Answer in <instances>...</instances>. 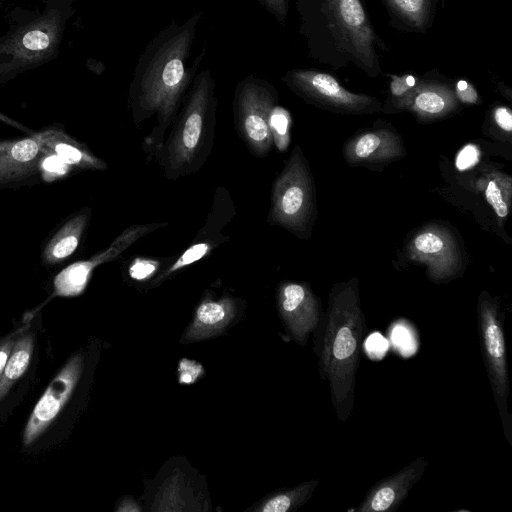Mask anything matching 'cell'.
Masks as SVG:
<instances>
[{
	"label": "cell",
	"mask_w": 512,
	"mask_h": 512,
	"mask_svg": "<svg viewBox=\"0 0 512 512\" xmlns=\"http://www.w3.org/2000/svg\"><path fill=\"white\" fill-rule=\"evenodd\" d=\"M273 142L280 151H285L290 143L291 116L289 112L275 105L269 120Z\"/></svg>",
	"instance_id": "obj_26"
},
{
	"label": "cell",
	"mask_w": 512,
	"mask_h": 512,
	"mask_svg": "<svg viewBox=\"0 0 512 512\" xmlns=\"http://www.w3.org/2000/svg\"><path fill=\"white\" fill-rule=\"evenodd\" d=\"M391 341L397 351L404 356L414 354L417 349L415 334L403 321L396 322L391 329Z\"/></svg>",
	"instance_id": "obj_28"
},
{
	"label": "cell",
	"mask_w": 512,
	"mask_h": 512,
	"mask_svg": "<svg viewBox=\"0 0 512 512\" xmlns=\"http://www.w3.org/2000/svg\"><path fill=\"white\" fill-rule=\"evenodd\" d=\"M365 329L357 279L335 285L317 329L316 352L320 378L328 382L332 405L342 422L349 418L354 406Z\"/></svg>",
	"instance_id": "obj_2"
},
{
	"label": "cell",
	"mask_w": 512,
	"mask_h": 512,
	"mask_svg": "<svg viewBox=\"0 0 512 512\" xmlns=\"http://www.w3.org/2000/svg\"><path fill=\"white\" fill-rule=\"evenodd\" d=\"M481 158V151L475 144L465 145L455 158V166L459 171L468 170L477 165Z\"/></svg>",
	"instance_id": "obj_30"
},
{
	"label": "cell",
	"mask_w": 512,
	"mask_h": 512,
	"mask_svg": "<svg viewBox=\"0 0 512 512\" xmlns=\"http://www.w3.org/2000/svg\"><path fill=\"white\" fill-rule=\"evenodd\" d=\"M412 258L424 262L434 279L454 275L459 268V253L448 233L439 228H428L418 233L410 245Z\"/></svg>",
	"instance_id": "obj_15"
},
{
	"label": "cell",
	"mask_w": 512,
	"mask_h": 512,
	"mask_svg": "<svg viewBox=\"0 0 512 512\" xmlns=\"http://www.w3.org/2000/svg\"><path fill=\"white\" fill-rule=\"evenodd\" d=\"M83 370V356L74 355L53 378L26 424L23 444H32L53 422L70 398Z\"/></svg>",
	"instance_id": "obj_11"
},
{
	"label": "cell",
	"mask_w": 512,
	"mask_h": 512,
	"mask_svg": "<svg viewBox=\"0 0 512 512\" xmlns=\"http://www.w3.org/2000/svg\"><path fill=\"white\" fill-rule=\"evenodd\" d=\"M77 0H39L15 6L0 36V84L56 59Z\"/></svg>",
	"instance_id": "obj_3"
},
{
	"label": "cell",
	"mask_w": 512,
	"mask_h": 512,
	"mask_svg": "<svg viewBox=\"0 0 512 512\" xmlns=\"http://www.w3.org/2000/svg\"><path fill=\"white\" fill-rule=\"evenodd\" d=\"M33 335H23L12 347L3 374L0 378V401L12 385L25 373L33 353Z\"/></svg>",
	"instance_id": "obj_21"
},
{
	"label": "cell",
	"mask_w": 512,
	"mask_h": 512,
	"mask_svg": "<svg viewBox=\"0 0 512 512\" xmlns=\"http://www.w3.org/2000/svg\"><path fill=\"white\" fill-rule=\"evenodd\" d=\"M8 1H10V0H0V4H3V3L8 2Z\"/></svg>",
	"instance_id": "obj_36"
},
{
	"label": "cell",
	"mask_w": 512,
	"mask_h": 512,
	"mask_svg": "<svg viewBox=\"0 0 512 512\" xmlns=\"http://www.w3.org/2000/svg\"><path fill=\"white\" fill-rule=\"evenodd\" d=\"M90 217L91 209L84 207L67 218L43 246L42 264L53 267L72 256L80 244Z\"/></svg>",
	"instance_id": "obj_18"
},
{
	"label": "cell",
	"mask_w": 512,
	"mask_h": 512,
	"mask_svg": "<svg viewBox=\"0 0 512 512\" xmlns=\"http://www.w3.org/2000/svg\"><path fill=\"white\" fill-rule=\"evenodd\" d=\"M14 345V341L9 339L0 345V378L3 374L4 368L6 366L8 357Z\"/></svg>",
	"instance_id": "obj_35"
},
{
	"label": "cell",
	"mask_w": 512,
	"mask_h": 512,
	"mask_svg": "<svg viewBox=\"0 0 512 512\" xmlns=\"http://www.w3.org/2000/svg\"><path fill=\"white\" fill-rule=\"evenodd\" d=\"M236 306L230 297L205 300L197 308L195 318L184 337L188 341L211 337L220 332L235 316Z\"/></svg>",
	"instance_id": "obj_19"
},
{
	"label": "cell",
	"mask_w": 512,
	"mask_h": 512,
	"mask_svg": "<svg viewBox=\"0 0 512 512\" xmlns=\"http://www.w3.org/2000/svg\"><path fill=\"white\" fill-rule=\"evenodd\" d=\"M456 99V95L446 85L423 82L417 85L407 108L421 118H439L457 107Z\"/></svg>",
	"instance_id": "obj_20"
},
{
	"label": "cell",
	"mask_w": 512,
	"mask_h": 512,
	"mask_svg": "<svg viewBox=\"0 0 512 512\" xmlns=\"http://www.w3.org/2000/svg\"><path fill=\"white\" fill-rule=\"evenodd\" d=\"M45 156L46 151L33 133L28 137L0 139V189L38 182Z\"/></svg>",
	"instance_id": "obj_10"
},
{
	"label": "cell",
	"mask_w": 512,
	"mask_h": 512,
	"mask_svg": "<svg viewBox=\"0 0 512 512\" xmlns=\"http://www.w3.org/2000/svg\"><path fill=\"white\" fill-rule=\"evenodd\" d=\"M281 316L292 337L304 345L321 321V303L308 285L297 282L281 284L278 293Z\"/></svg>",
	"instance_id": "obj_13"
},
{
	"label": "cell",
	"mask_w": 512,
	"mask_h": 512,
	"mask_svg": "<svg viewBox=\"0 0 512 512\" xmlns=\"http://www.w3.org/2000/svg\"><path fill=\"white\" fill-rule=\"evenodd\" d=\"M318 485V480H310L293 489L279 493L268 499L259 509L263 512H287L305 503Z\"/></svg>",
	"instance_id": "obj_23"
},
{
	"label": "cell",
	"mask_w": 512,
	"mask_h": 512,
	"mask_svg": "<svg viewBox=\"0 0 512 512\" xmlns=\"http://www.w3.org/2000/svg\"><path fill=\"white\" fill-rule=\"evenodd\" d=\"M44 150L55 156L69 171L106 170L107 164L82 142L68 135L58 124L33 133Z\"/></svg>",
	"instance_id": "obj_16"
},
{
	"label": "cell",
	"mask_w": 512,
	"mask_h": 512,
	"mask_svg": "<svg viewBox=\"0 0 512 512\" xmlns=\"http://www.w3.org/2000/svg\"><path fill=\"white\" fill-rule=\"evenodd\" d=\"M277 91L266 79L248 75L236 85L233 110L235 125L256 156H265L272 147L270 114L277 105Z\"/></svg>",
	"instance_id": "obj_7"
},
{
	"label": "cell",
	"mask_w": 512,
	"mask_h": 512,
	"mask_svg": "<svg viewBox=\"0 0 512 512\" xmlns=\"http://www.w3.org/2000/svg\"><path fill=\"white\" fill-rule=\"evenodd\" d=\"M389 343L380 333H372L365 341V349L370 358L380 360L386 354Z\"/></svg>",
	"instance_id": "obj_31"
},
{
	"label": "cell",
	"mask_w": 512,
	"mask_h": 512,
	"mask_svg": "<svg viewBox=\"0 0 512 512\" xmlns=\"http://www.w3.org/2000/svg\"><path fill=\"white\" fill-rule=\"evenodd\" d=\"M280 25H285L289 0H256Z\"/></svg>",
	"instance_id": "obj_32"
},
{
	"label": "cell",
	"mask_w": 512,
	"mask_h": 512,
	"mask_svg": "<svg viewBox=\"0 0 512 512\" xmlns=\"http://www.w3.org/2000/svg\"><path fill=\"white\" fill-rule=\"evenodd\" d=\"M404 153L401 138L386 129L359 134L345 147V157L351 165L386 163Z\"/></svg>",
	"instance_id": "obj_17"
},
{
	"label": "cell",
	"mask_w": 512,
	"mask_h": 512,
	"mask_svg": "<svg viewBox=\"0 0 512 512\" xmlns=\"http://www.w3.org/2000/svg\"><path fill=\"white\" fill-rule=\"evenodd\" d=\"M511 178L495 173L490 176L485 188V198L500 219H506L511 204Z\"/></svg>",
	"instance_id": "obj_25"
},
{
	"label": "cell",
	"mask_w": 512,
	"mask_h": 512,
	"mask_svg": "<svg viewBox=\"0 0 512 512\" xmlns=\"http://www.w3.org/2000/svg\"><path fill=\"white\" fill-rule=\"evenodd\" d=\"M283 82L305 101L330 111L367 114L380 110V102L345 89L332 75L309 69H293L284 74Z\"/></svg>",
	"instance_id": "obj_9"
},
{
	"label": "cell",
	"mask_w": 512,
	"mask_h": 512,
	"mask_svg": "<svg viewBox=\"0 0 512 512\" xmlns=\"http://www.w3.org/2000/svg\"><path fill=\"white\" fill-rule=\"evenodd\" d=\"M268 221L304 235L314 214V188L310 170L299 146L275 179ZM299 236V237H300Z\"/></svg>",
	"instance_id": "obj_6"
},
{
	"label": "cell",
	"mask_w": 512,
	"mask_h": 512,
	"mask_svg": "<svg viewBox=\"0 0 512 512\" xmlns=\"http://www.w3.org/2000/svg\"><path fill=\"white\" fill-rule=\"evenodd\" d=\"M456 98L467 104L478 102V93L475 88L465 80H459L456 84Z\"/></svg>",
	"instance_id": "obj_33"
},
{
	"label": "cell",
	"mask_w": 512,
	"mask_h": 512,
	"mask_svg": "<svg viewBox=\"0 0 512 512\" xmlns=\"http://www.w3.org/2000/svg\"><path fill=\"white\" fill-rule=\"evenodd\" d=\"M198 236L197 240L199 241L191 243V245L154 280V285L159 284L176 271L201 260L221 243L220 238H204V235L201 236L200 234Z\"/></svg>",
	"instance_id": "obj_24"
},
{
	"label": "cell",
	"mask_w": 512,
	"mask_h": 512,
	"mask_svg": "<svg viewBox=\"0 0 512 512\" xmlns=\"http://www.w3.org/2000/svg\"><path fill=\"white\" fill-rule=\"evenodd\" d=\"M479 341L492 388L504 436L512 445V415L508 410L510 382L503 327V315L498 301L486 292L477 305Z\"/></svg>",
	"instance_id": "obj_5"
},
{
	"label": "cell",
	"mask_w": 512,
	"mask_h": 512,
	"mask_svg": "<svg viewBox=\"0 0 512 512\" xmlns=\"http://www.w3.org/2000/svg\"><path fill=\"white\" fill-rule=\"evenodd\" d=\"M165 225V223H154L128 227L104 251L88 260L72 263L61 270L53 281L54 295L62 297L80 295L97 266L117 258L140 237Z\"/></svg>",
	"instance_id": "obj_12"
},
{
	"label": "cell",
	"mask_w": 512,
	"mask_h": 512,
	"mask_svg": "<svg viewBox=\"0 0 512 512\" xmlns=\"http://www.w3.org/2000/svg\"><path fill=\"white\" fill-rule=\"evenodd\" d=\"M392 12L404 23L418 30L429 24L434 8V0H386Z\"/></svg>",
	"instance_id": "obj_22"
},
{
	"label": "cell",
	"mask_w": 512,
	"mask_h": 512,
	"mask_svg": "<svg viewBox=\"0 0 512 512\" xmlns=\"http://www.w3.org/2000/svg\"><path fill=\"white\" fill-rule=\"evenodd\" d=\"M202 18L203 12L197 11L182 23L172 20L150 39L136 62L128 103L136 124L156 116L157 126L145 139L150 153L160 150L163 135L174 122L205 57L203 47L192 63L188 62Z\"/></svg>",
	"instance_id": "obj_1"
},
{
	"label": "cell",
	"mask_w": 512,
	"mask_h": 512,
	"mask_svg": "<svg viewBox=\"0 0 512 512\" xmlns=\"http://www.w3.org/2000/svg\"><path fill=\"white\" fill-rule=\"evenodd\" d=\"M417 85V80L412 75L392 76L390 82L392 104L398 109L407 108Z\"/></svg>",
	"instance_id": "obj_27"
},
{
	"label": "cell",
	"mask_w": 512,
	"mask_h": 512,
	"mask_svg": "<svg viewBox=\"0 0 512 512\" xmlns=\"http://www.w3.org/2000/svg\"><path fill=\"white\" fill-rule=\"evenodd\" d=\"M321 8L337 44L367 73L377 75V38L361 1L323 0Z\"/></svg>",
	"instance_id": "obj_8"
},
{
	"label": "cell",
	"mask_w": 512,
	"mask_h": 512,
	"mask_svg": "<svg viewBox=\"0 0 512 512\" xmlns=\"http://www.w3.org/2000/svg\"><path fill=\"white\" fill-rule=\"evenodd\" d=\"M160 265L158 260L138 257L130 263L128 273L136 281H145L159 270Z\"/></svg>",
	"instance_id": "obj_29"
},
{
	"label": "cell",
	"mask_w": 512,
	"mask_h": 512,
	"mask_svg": "<svg viewBox=\"0 0 512 512\" xmlns=\"http://www.w3.org/2000/svg\"><path fill=\"white\" fill-rule=\"evenodd\" d=\"M493 118L497 126L507 132L511 133L512 131V113L511 110L507 107L500 106L494 110Z\"/></svg>",
	"instance_id": "obj_34"
},
{
	"label": "cell",
	"mask_w": 512,
	"mask_h": 512,
	"mask_svg": "<svg viewBox=\"0 0 512 512\" xmlns=\"http://www.w3.org/2000/svg\"><path fill=\"white\" fill-rule=\"evenodd\" d=\"M428 461L419 457L395 474L375 484L366 493L357 512H393L408 496L412 487L421 479Z\"/></svg>",
	"instance_id": "obj_14"
},
{
	"label": "cell",
	"mask_w": 512,
	"mask_h": 512,
	"mask_svg": "<svg viewBox=\"0 0 512 512\" xmlns=\"http://www.w3.org/2000/svg\"><path fill=\"white\" fill-rule=\"evenodd\" d=\"M216 82L210 69L197 72L172 131L156 154L169 179L196 171L205 159L215 122Z\"/></svg>",
	"instance_id": "obj_4"
}]
</instances>
